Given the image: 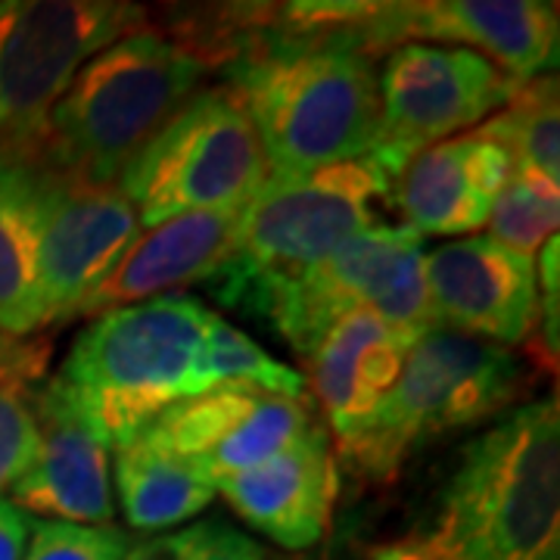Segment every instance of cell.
Listing matches in <instances>:
<instances>
[{"label": "cell", "instance_id": "obj_1", "mask_svg": "<svg viewBox=\"0 0 560 560\" xmlns=\"http://www.w3.org/2000/svg\"><path fill=\"white\" fill-rule=\"evenodd\" d=\"M224 88L249 116L268 175H305L371 156L377 66L349 40L315 32L246 35L224 57Z\"/></svg>", "mask_w": 560, "mask_h": 560}, {"label": "cell", "instance_id": "obj_28", "mask_svg": "<svg viewBox=\"0 0 560 560\" xmlns=\"http://www.w3.org/2000/svg\"><path fill=\"white\" fill-rule=\"evenodd\" d=\"M560 241L551 237L536 256V287H539V324L533 337H539L541 364L558 368L560 352Z\"/></svg>", "mask_w": 560, "mask_h": 560}, {"label": "cell", "instance_id": "obj_13", "mask_svg": "<svg viewBox=\"0 0 560 560\" xmlns=\"http://www.w3.org/2000/svg\"><path fill=\"white\" fill-rule=\"evenodd\" d=\"M423 280L436 327L511 352L533 340L539 324L536 259L474 234L423 253Z\"/></svg>", "mask_w": 560, "mask_h": 560}, {"label": "cell", "instance_id": "obj_27", "mask_svg": "<svg viewBox=\"0 0 560 560\" xmlns=\"http://www.w3.org/2000/svg\"><path fill=\"white\" fill-rule=\"evenodd\" d=\"M165 560H265V548L224 521H200L172 536H162Z\"/></svg>", "mask_w": 560, "mask_h": 560}, {"label": "cell", "instance_id": "obj_6", "mask_svg": "<svg viewBox=\"0 0 560 560\" xmlns=\"http://www.w3.org/2000/svg\"><path fill=\"white\" fill-rule=\"evenodd\" d=\"M381 197H389V178L371 156L305 175H268L243 202L234 249L209 280V293L243 308L265 287L296 278L381 224L374 212Z\"/></svg>", "mask_w": 560, "mask_h": 560}, {"label": "cell", "instance_id": "obj_14", "mask_svg": "<svg viewBox=\"0 0 560 560\" xmlns=\"http://www.w3.org/2000/svg\"><path fill=\"white\" fill-rule=\"evenodd\" d=\"M32 411L38 445L7 499L35 521L113 523V448L106 436L54 377L35 386Z\"/></svg>", "mask_w": 560, "mask_h": 560}, {"label": "cell", "instance_id": "obj_30", "mask_svg": "<svg viewBox=\"0 0 560 560\" xmlns=\"http://www.w3.org/2000/svg\"><path fill=\"white\" fill-rule=\"evenodd\" d=\"M32 517L10 499H0V560H22Z\"/></svg>", "mask_w": 560, "mask_h": 560}, {"label": "cell", "instance_id": "obj_10", "mask_svg": "<svg viewBox=\"0 0 560 560\" xmlns=\"http://www.w3.org/2000/svg\"><path fill=\"white\" fill-rule=\"evenodd\" d=\"M521 81L504 75L464 47L401 44L383 57L377 72V140L371 160L396 180L401 168L427 147L458 138L492 119Z\"/></svg>", "mask_w": 560, "mask_h": 560}, {"label": "cell", "instance_id": "obj_29", "mask_svg": "<svg viewBox=\"0 0 560 560\" xmlns=\"http://www.w3.org/2000/svg\"><path fill=\"white\" fill-rule=\"evenodd\" d=\"M47 342L40 337L28 340H13L0 334V383H38L44 381L47 368Z\"/></svg>", "mask_w": 560, "mask_h": 560}, {"label": "cell", "instance_id": "obj_32", "mask_svg": "<svg viewBox=\"0 0 560 560\" xmlns=\"http://www.w3.org/2000/svg\"><path fill=\"white\" fill-rule=\"evenodd\" d=\"M128 560H165L160 551V541H143L138 548L128 551Z\"/></svg>", "mask_w": 560, "mask_h": 560}, {"label": "cell", "instance_id": "obj_2", "mask_svg": "<svg viewBox=\"0 0 560 560\" xmlns=\"http://www.w3.org/2000/svg\"><path fill=\"white\" fill-rule=\"evenodd\" d=\"M427 536L448 560H560L555 393L514 405L460 448Z\"/></svg>", "mask_w": 560, "mask_h": 560}, {"label": "cell", "instance_id": "obj_9", "mask_svg": "<svg viewBox=\"0 0 560 560\" xmlns=\"http://www.w3.org/2000/svg\"><path fill=\"white\" fill-rule=\"evenodd\" d=\"M147 22L121 0H0V156L40 162L47 116L81 66Z\"/></svg>", "mask_w": 560, "mask_h": 560}, {"label": "cell", "instance_id": "obj_12", "mask_svg": "<svg viewBox=\"0 0 560 560\" xmlns=\"http://www.w3.org/2000/svg\"><path fill=\"white\" fill-rule=\"evenodd\" d=\"M318 423L308 399L219 386L165 408L140 436L197 464L215 486L283 452Z\"/></svg>", "mask_w": 560, "mask_h": 560}, {"label": "cell", "instance_id": "obj_3", "mask_svg": "<svg viewBox=\"0 0 560 560\" xmlns=\"http://www.w3.org/2000/svg\"><path fill=\"white\" fill-rule=\"evenodd\" d=\"M209 60L190 40L138 28L81 66L50 109L40 165L75 184L109 187L143 143L200 91Z\"/></svg>", "mask_w": 560, "mask_h": 560}, {"label": "cell", "instance_id": "obj_15", "mask_svg": "<svg viewBox=\"0 0 560 560\" xmlns=\"http://www.w3.org/2000/svg\"><path fill=\"white\" fill-rule=\"evenodd\" d=\"M140 234L138 212L116 184L94 187L54 175L38 243L40 330L75 318Z\"/></svg>", "mask_w": 560, "mask_h": 560}, {"label": "cell", "instance_id": "obj_4", "mask_svg": "<svg viewBox=\"0 0 560 560\" xmlns=\"http://www.w3.org/2000/svg\"><path fill=\"white\" fill-rule=\"evenodd\" d=\"M212 315L187 293L106 312L81 330L54 381L119 452L165 408L212 389L206 368Z\"/></svg>", "mask_w": 560, "mask_h": 560}, {"label": "cell", "instance_id": "obj_23", "mask_svg": "<svg viewBox=\"0 0 560 560\" xmlns=\"http://www.w3.org/2000/svg\"><path fill=\"white\" fill-rule=\"evenodd\" d=\"M206 368L212 389L249 386L287 399H308V383L300 371L287 368L283 361H275V355H268L249 334H243L241 327H234L221 315H212L209 320Z\"/></svg>", "mask_w": 560, "mask_h": 560}, {"label": "cell", "instance_id": "obj_18", "mask_svg": "<svg viewBox=\"0 0 560 560\" xmlns=\"http://www.w3.org/2000/svg\"><path fill=\"white\" fill-rule=\"evenodd\" d=\"M241 209L194 212L143 231L119 265L88 293L75 318H101L135 302L178 293L190 283H209L234 249Z\"/></svg>", "mask_w": 560, "mask_h": 560}, {"label": "cell", "instance_id": "obj_21", "mask_svg": "<svg viewBox=\"0 0 560 560\" xmlns=\"http://www.w3.org/2000/svg\"><path fill=\"white\" fill-rule=\"evenodd\" d=\"M113 492L138 533H165L200 517L219 499V486L197 464L138 436L113 452Z\"/></svg>", "mask_w": 560, "mask_h": 560}, {"label": "cell", "instance_id": "obj_31", "mask_svg": "<svg viewBox=\"0 0 560 560\" xmlns=\"http://www.w3.org/2000/svg\"><path fill=\"white\" fill-rule=\"evenodd\" d=\"M371 560H448L430 536H408V539L383 541L368 551Z\"/></svg>", "mask_w": 560, "mask_h": 560}, {"label": "cell", "instance_id": "obj_16", "mask_svg": "<svg viewBox=\"0 0 560 560\" xmlns=\"http://www.w3.org/2000/svg\"><path fill=\"white\" fill-rule=\"evenodd\" d=\"M337 492L340 470L324 420L278 455L219 482L231 511L287 551H305L327 536Z\"/></svg>", "mask_w": 560, "mask_h": 560}, {"label": "cell", "instance_id": "obj_20", "mask_svg": "<svg viewBox=\"0 0 560 560\" xmlns=\"http://www.w3.org/2000/svg\"><path fill=\"white\" fill-rule=\"evenodd\" d=\"M54 172L38 160L0 156V334H40L38 243Z\"/></svg>", "mask_w": 560, "mask_h": 560}, {"label": "cell", "instance_id": "obj_17", "mask_svg": "<svg viewBox=\"0 0 560 560\" xmlns=\"http://www.w3.org/2000/svg\"><path fill=\"white\" fill-rule=\"evenodd\" d=\"M511 160L474 131L427 147L389 184L401 224L420 237H474L486 228Z\"/></svg>", "mask_w": 560, "mask_h": 560}, {"label": "cell", "instance_id": "obj_5", "mask_svg": "<svg viewBox=\"0 0 560 560\" xmlns=\"http://www.w3.org/2000/svg\"><path fill=\"white\" fill-rule=\"evenodd\" d=\"M529 386L517 352L445 327L420 337L383 405L337 440L340 458L364 480L389 482L427 442L511 411Z\"/></svg>", "mask_w": 560, "mask_h": 560}, {"label": "cell", "instance_id": "obj_8", "mask_svg": "<svg viewBox=\"0 0 560 560\" xmlns=\"http://www.w3.org/2000/svg\"><path fill=\"white\" fill-rule=\"evenodd\" d=\"M268 178V162L241 101L200 88L143 143L116 180L143 231L165 221L241 209Z\"/></svg>", "mask_w": 560, "mask_h": 560}, {"label": "cell", "instance_id": "obj_26", "mask_svg": "<svg viewBox=\"0 0 560 560\" xmlns=\"http://www.w3.org/2000/svg\"><path fill=\"white\" fill-rule=\"evenodd\" d=\"M38 383H0V499H7L10 486L20 480L38 445L32 411V393Z\"/></svg>", "mask_w": 560, "mask_h": 560}, {"label": "cell", "instance_id": "obj_19", "mask_svg": "<svg viewBox=\"0 0 560 560\" xmlns=\"http://www.w3.org/2000/svg\"><path fill=\"white\" fill-rule=\"evenodd\" d=\"M408 342L374 312H352L337 320L305 355V383L318 393L330 440L355 433L399 381Z\"/></svg>", "mask_w": 560, "mask_h": 560}, {"label": "cell", "instance_id": "obj_25", "mask_svg": "<svg viewBox=\"0 0 560 560\" xmlns=\"http://www.w3.org/2000/svg\"><path fill=\"white\" fill-rule=\"evenodd\" d=\"M128 536L116 523L84 526L32 517L22 560H128Z\"/></svg>", "mask_w": 560, "mask_h": 560}, {"label": "cell", "instance_id": "obj_11", "mask_svg": "<svg viewBox=\"0 0 560 560\" xmlns=\"http://www.w3.org/2000/svg\"><path fill=\"white\" fill-rule=\"evenodd\" d=\"M346 40L368 57L401 44L464 47L495 62L514 81L555 72L560 44L558 3L545 0H415L361 3Z\"/></svg>", "mask_w": 560, "mask_h": 560}, {"label": "cell", "instance_id": "obj_7", "mask_svg": "<svg viewBox=\"0 0 560 560\" xmlns=\"http://www.w3.org/2000/svg\"><path fill=\"white\" fill-rule=\"evenodd\" d=\"M243 308L268 320L302 359L352 312H374L408 346L436 327L423 280V237L408 224H374L296 278L265 287Z\"/></svg>", "mask_w": 560, "mask_h": 560}, {"label": "cell", "instance_id": "obj_22", "mask_svg": "<svg viewBox=\"0 0 560 560\" xmlns=\"http://www.w3.org/2000/svg\"><path fill=\"white\" fill-rule=\"evenodd\" d=\"M474 135L499 143L514 172L560 184V91L555 72L521 81L511 101Z\"/></svg>", "mask_w": 560, "mask_h": 560}, {"label": "cell", "instance_id": "obj_24", "mask_svg": "<svg viewBox=\"0 0 560 560\" xmlns=\"http://www.w3.org/2000/svg\"><path fill=\"white\" fill-rule=\"evenodd\" d=\"M560 184L539 175L514 172L501 184L499 197L489 212V237L501 246L536 259L551 237H558Z\"/></svg>", "mask_w": 560, "mask_h": 560}]
</instances>
